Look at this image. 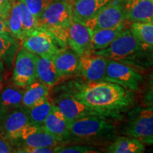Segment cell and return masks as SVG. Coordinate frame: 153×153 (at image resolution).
I'll use <instances>...</instances> for the list:
<instances>
[{"instance_id":"1","label":"cell","mask_w":153,"mask_h":153,"mask_svg":"<svg viewBox=\"0 0 153 153\" xmlns=\"http://www.w3.org/2000/svg\"><path fill=\"white\" fill-rule=\"evenodd\" d=\"M69 94L104 117H120L134 102L133 91L107 81L76 83Z\"/></svg>"},{"instance_id":"2","label":"cell","mask_w":153,"mask_h":153,"mask_svg":"<svg viewBox=\"0 0 153 153\" xmlns=\"http://www.w3.org/2000/svg\"><path fill=\"white\" fill-rule=\"evenodd\" d=\"M94 53L139 70L153 66V47L139 40L128 28H125L106 48Z\"/></svg>"},{"instance_id":"3","label":"cell","mask_w":153,"mask_h":153,"mask_svg":"<svg viewBox=\"0 0 153 153\" xmlns=\"http://www.w3.org/2000/svg\"><path fill=\"white\" fill-rule=\"evenodd\" d=\"M23 48L41 57H51L68 47L65 38L43 27H37L23 40Z\"/></svg>"},{"instance_id":"4","label":"cell","mask_w":153,"mask_h":153,"mask_svg":"<svg viewBox=\"0 0 153 153\" xmlns=\"http://www.w3.org/2000/svg\"><path fill=\"white\" fill-rule=\"evenodd\" d=\"M72 7L67 0L51 4L38 18V27L48 28L67 40V29L73 21Z\"/></svg>"},{"instance_id":"5","label":"cell","mask_w":153,"mask_h":153,"mask_svg":"<svg viewBox=\"0 0 153 153\" xmlns=\"http://www.w3.org/2000/svg\"><path fill=\"white\" fill-rule=\"evenodd\" d=\"M102 116H88L71 122L70 135L84 140L109 138L115 133V127Z\"/></svg>"},{"instance_id":"6","label":"cell","mask_w":153,"mask_h":153,"mask_svg":"<svg viewBox=\"0 0 153 153\" xmlns=\"http://www.w3.org/2000/svg\"><path fill=\"white\" fill-rule=\"evenodd\" d=\"M128 0H111L95 16L84 23L92 33L96 30L111 28L127 21Z\"/></svg>"},{"instance_id":"7","label":"cell","mask_w":153,"mask_h":153,"mask_svg":"<svg viewBox=\"0 0 153 153\" xmlns=\"http://www.w3.org/2000/svg\"><path fill=\"white\" fill-rule=\"evenodd\" d=\"M142 80V75L135 68L124 63L108 60L104 81L118 84L129 90L137 91Z\"/></svg>"},{"instance_id":"8","label":"cell","mask_w":153,"mask_h":153,"mask_svg":"<svg viewBox=\"0 0 153 153\" xmlns=\"http://www.w3.org/2000/svg\"><path fill=\"white\" fill-rule=\"evenodd\" d=\"M124 134L143 141L153 134V108H134L129 114V119Z\"/></svg>"},{"instance_id":"9","label":"cell","mask_w":153,"mask_h":153,"mask_svg":"<svg viewBox=\"0 0 153 153\" xmlns=\"http://www.w3.org/2000/svg\"><path fill=\"white\" fill-rule=\"evenodd\" d=\"M36 55L21 48L15 58L13 80L17 87H26L36 81Z\"/></svg>"},{"instance_id":"10","label":"cell","mask_w":153,"mask_h":153,"mask_svg":"<svg viewBox=\"0 0 153 153\" xmlns=\"http://www.w3.org/2000/svg\"><path fill=\"white\" fill-rule=\"evenodd\" d=\"M108 61L89 50L79 56V71L88 82L103 81Z\"/></svg>"},{"instance_id":"11","label":"cell","mask_w":153,"mask_h":153,"mask_svg":"<svg viewBox=\"0 0 153 153\" xmlns=\"http://www.w3.org/2000/svg\"><path fill=\"white\" fill-rule=\"evenodd\" d=\"M29 123L27 108L19 107L8 111L0 124V133L11 142L16 140L22 130Z\"/></svg>"},{"instance_id":"12","label":"cell","mask_w":153,"mask_h":153,"mask_svg":"<svg viewBox=\"0 0 153 153\" xmlns=\"http://www.w3.org/2000/svg\"><path fill=\"white\" fill-rule=\"evenodd\" d=\"M53 103L60 111L69 123L85 116L94 115L101 116L68 93L62 94L57 97L53 100Z\"/></svg>"},{"instance_id":"13","label":"cell","mask_w":153,"mask_h":153,"mask_svg":"<svg viewBox=\"0 0 153 153\" xmlns=\"http://www.w3.org/2000/svg\"><path fill=\"white\" fill-rule=\"evenodd\" d=\"M91 33L82 23L73 20L67 29V41L78 56L89 51Z\"/></svg>"},{"instance_id":"14","label":"cell","mask_w":153,"mask_h":153,"mask_svg":"<svg viewBox=\"0 0 153 153\" xmlns=\"http://www.w3.org/2000/svg\"><path fill=\"white\" fill-rule=\"evenodd\" d=\"M69 125L70 123L60 111L53 104L51 111L44 121L43 126L45 131L56 137L60 141H62L70 136Z\"/></svg>"},{"instance_id":"15","label":"cell","mask_w":153,"mask_h":153,"mask_svg":"<svg viewBox=\"0 0 153 153\" xmlns=\"http://www.w3.org/2000/svg\"><path fill=\"white\" fill-rule=\"evenodd\" d=\"M127 21L135 23H153V1L128 0Z\"/></svg>"},{"instance_id":"16","label":"cell","mask_w":153,"mask_h":153,"mask_svg":"<svg viewBox=\"0 0 153 153\" xmlns=\"http://www.w3.org/2000/svg\"><path fill=\"white\" fill-rule=\"evenodd\" d=\"M111 0H76L73 3V20L84 23L98 13Z\"/></svg>"},{"instance_id":"17","label":"cell","mask_w":153,"mask_h":153,"mask_svg":"<svg viewBox=\"0 0 153 153\" xmlns=\"http://www.w3.org/2000/svg\"><path fill=\"white\" fill-rule=\"evenodd\" d=\"M125 28L126 22H123L114 27L96 30L91 33L89 50L98 51L106 48Z\"/></svg>"},{"instance_id":"18","label":"cell","mask_w":153,"mask_h":153,"mask_svg":"<svg viewBox=\"0 0 153 153\" xmlns=\"http://www.w3.org/2000/svg\"><path fill=\"white\" fill-rule=\"evenodd\" d=\"M61 78L51 57L36 55V79L53 87L60 81Z\"/></svg>"},{"instance_id":"19","label":"cell","mask_w":153,"mask_h":153,"mask_svg":"<svg viewBox=\"0 0 153 153\" xmlns=\"http://www.w3.org/2000/svg\"><path fill=\"white\" fill-rule=\"evenodd\" d=\"M52 59L61 77L79 71V56L72 50L66 48L55 55Z\"/></svg>"},{"instance_id":"20","label":"cell","mask_w":153,"mask_h":153,"mask_svg":"<svg viewBox=\"0 0 153 153\" xmlns=\"http://www.w3.org/2000/svg\"><path fill=\"white\" fill-rule=\"evenodd\" d=\"M51 86L41 82L34 81L27 86L23 96V106L29 108L49 97Z\"/></svg>"},{"instance_id":"21","label":"cell","mask_w":153,"mask_h":153,"mask_svg":"<svg viewBox=\"0 0 153 153\" xmlns=\"http://www.w3.org/2000/svg\"><path fill=\"white\" fill-rule=\"evenodd\" d=\"M144 143L133 137H119L107 148L109 153H142L145 152Z\"/></svg>"},{"instance_id":"22","label":"cell","mask_w":153,"mask_h":153,"mask_svg":"<svg viewBox=\"0 0 153 153\" xmlns=\"http://www.w3.org/2000/svg\"><path fill=\"white\" fill-rule=\"evenodd\" d=\"M19 45L18 39L13 36L0 33V60L8 68L12 65Z\"/></svg>"},{"instance_id":"23","label":"cell","mask_w":153,"mask_h":153,"mask_svg":"<svg viewBox=\"0 0 153 153\" xmlns=\"http://www.w3.org/2000/svg\"><path fill=\"white\" fill-rule=\"evenodd\" d=\"M24 90L14 87H7L0 94V108L6 111L22 107Z\"/></svg>"},{"instance_id":"24","label":"cell","mask_w":153,"mask_h":153,"mask_svg":"<svg viewBox=\"0 0 153 153\" xmlns=\"http://www.w3.org/2000/svg\"><path fill=\"white\" fill-rule=\"evenodd\" d=\"M25 142L24 145L31 147H48V148H55L57 146L59 139L49 133L48 132L44 129L42 126L24 140Z\"/></svg>"},{"instance_id":"25","label":"cell","mask_w":153,"mask_h":153,"mask_svg":"<svg viewBox=\"0 0 153 153\" xmlns=\"http://www.w3.org/2000/svg\"><path fill=\"white\" fill-rule=\"evenodd\" d=\"M4 21L11 35L18 40L23 41L24 39V33L22 28L20 9L17 0H11V8Z\"/></svg>"},{"instance_id":"26","label":"cell","mask_w":153,"mask_h":153,"mask_svg":"<svg viewBox=\"0 0 153 153\" xmlns=\"http://www.w3.org/2000/svg\"><path fill=\"white\" fill-rule=\"evenodd\" d=\"M53 104V101L48 97L33 106L27 108L29 123L33 125L43 126L44 121L51 111Z\"/></svg>"},{"instance_id":"27","label":"cell","mask_w":153,"mask_h":153,"mask_svg":"<svg viewBox=\"0 0 153 153\" xmlns=\"http://www.w3.org/2000/svg\"><path fill=\"white\" fill-rule=\"evenodd\" d=\"M130 30L139 40L153 47V23H132Z\"/></svg>"},{"instance_id":"28","label":"cell","mask_w":153,"mask_h":153,"mask_svg":"<svg viewBox=\"0 0 153 153\" xmlns=\"http://www.w3.org/2000/svg\"><path fill=\"white\" fill-rule=\"evenodd\" d=\"M17 3L20 9L22 28L25 38L30 32L38 27V18L30 12V11L22 0H17Z\"/></svg>"},{"instance_id":"29","label":"cell","mask_w":153,"mask_h":153,"mask_svg":"<svg viewBox=\"0 0 153 153\" xmlns=\"http://www.w3.org/2000/svg\"><path fill=\"white\" fill-rule=\"evenodd\" d=\"M30 12L38 18L51 4L59 0H22Z\"/></svg>"},{"instance_id":"30","label":"cell","mask_w":153,"mask_h":153,"mask_svg":"<svg viewBox=\"0 0 153 153\" xmlns=\"http://www.w3.org/2000/svg\"><path fill=\"white\" fill-rule=\"evenodd\" d=\"M54 152L59 153H97L100 152L97 149L89 145H70L57 146L54 148Z\"/></svg>"},{"instance_id":"31","label":"cell","mask_w":153,"mask_h":153,"mask_svg":"<svg viewBox=\"0 0 153 153\" xmlns=\"http://www.w3.org/2000/svg\"><path fill=\"white\" fill-rule=\"evenodd\" d=\"M18 152L24 153H53L54 152V148L48 147H31L24 145L22 148L17 150Z\"/></svg>"},{"instance_id":"32","label":"cell","mask_w":153,"mask_h":153,"mask_svg":"<svg viewBox=\"0 0 153 153\" xmlns=\"http://www.w3.org/2000/svg\"><path fill=\"white\" fill-rule=\"evenodd\" d=\"M16 152L15 149L11 145V142L9 140L0 133V153Z\"/></svg>"},{"instance_id":"33","label":"cell","mask_w":153,"mask_h":153,"mask_svg":"<svg viewBox=\"0 0 153 153\" xmlns=\"http://www.w3.org/2000/svg\"><path fill=\"white\" fill-rule=\"evenodd\" d=\"M143 102L146 106L153 108V88L151 87L143 96Z\"/></svg>"},{"instance_id":"34","label":"cell","mask_w":153,"mask_h":153,"mask_svg":"<svg viewBox=\"0 0 153 153\" xmlns=\"http://www.w3.org/2000/svg\"><path fill=\"white\" fill-rule=\"evenodd\" d=\"M11 8V2L0 5V19L5 20Z\"/></svg>"},{"instance_id":"35","label":"cell","mask_w":153,"mask_h":153,"mask_svg":"<svg viewBox=\"0 0 153 153\" xmlns=\"http://www.w3.org/2000/svg\"><path fill=\"white\" fill-rule=\"evenodd\" d=\"M0 33L9 34V35H11L10 30H9V28L7 27L5 21L2 20V19H0Z\"/></svg>"},{"instance_id":"36","label":"cell","mask_w":153,"mask_h":153,"mask_svg":"<svg viewBox=\"0 0 153 153\" xmlns=\"http://www.w3.org/2000/svg\"><path fill=\"white\" fill-rule=\"evenodd\" d=\"M4 71V65L3 61L0 60V82L2 80Z\"/></svg>"},{"instance_id":"37","label":"cell","mask_w":153,"mask_h":153,"mask_svg":"<svg viewBox=\"0 0 153 153\" xmlns=\"http://www.w3.org/2000/svg\"><path fill=\"white\" fill-rule=\"evenodd\" d=\"M143 143L145 144H148V145H153V134L151 136L147 137L146 139L143 140L142 141Z\"/></svg>"},{"instance_id":"38","label":"cell","mask_w":153,"mask_h":153,"mask_svg":"<svg viewBox=\"0 0 153 153\" xmlns=\"http://www.w3.org/2000/svg\"><path fill=\"white\" fill-rule=\"evenodd\" d=\"M7 112L6 111H4L2 108H0V124H1V120H2V118L4 117V115L5 114V113Z\"/></svg>"},{"instance_id":"39","label":"cell","mask_w":153,"mask_h":153,"mask_svg":"<svg viewBox=\"0 0 153 153\" xmlns=\"http://www.w3.org/2000/svg\"><path fill=\"white\" fill-rule=\"evenodd\" d=\"M149 83H150L151 87L153 88V72H152L150 75V80H149Z\"/></svg>"},{"instance_id":"40","label":"cell","mask_w":153,"mask_h":153,"mask_svg":"<svg viewBox=\"0 0 153 153\" xmlns=\"http://www.w3.org/2000/svg\"><path fill=\"white\" fill-rule=\"evenodd\" d=\"M11 2L9 0H0V5L4 4H7Z\"/></svg>"},{"instance_id":"41","label":"cell","mask_w":153,"mask_h":153,"mask_svg":"<svg viewBox=\"0 0 153 153\" xmlns=\"http://www.w3.org/2000/svg\"><path fill=\"white\" fill-rule=\"evenodd\" d=\"M67 1H70V2H71V3H72L73 4L74 1H76V0H67Z\"/></svg>"},{"instance_id":"42","label":"cell","mask_w":153,"mask_h":153,"mask_svg":"<svg viewBox=\"0 0 153 153\" xmlns=\"http://www.w3.org/2000/svg\"><path fill=\"white\" fill-rule=\"evenodd\" d=\"M151 1H153V0H151Z\"/></svg>"},{"instance_id":"43","label":"cell","mask_w":153,"mask_h":153,"mask_svg":"<svg viewBox=\"0 0 153 153\" xmlns=\"http://www.w3.org/2000/svg\"><path fill=\"white\" fill-rule=\"evenodd\" d=\"M0 87H1V85H0Z\"/></svg>"}]
</instances>
